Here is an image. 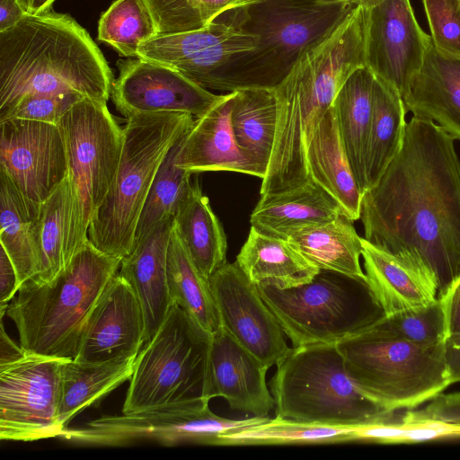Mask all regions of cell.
<instances>
[{"label": "cell", "mask_w": 460, "mask_h": 460, "mask_svg": "<svg viewBox=\"0 0 460 460\" xmlns=\"http://www.w3.org/2000/svg\"><path fill=\"white\" fill-rule=\"evenodd\" d=\"M455 139L413 116L401 150L362 195L365 239L429 279L440 297L460 277V160Z\"/></svg>", "instance_id": "cell-1"}, {"label": "cell", "mask_w": 460, "mask_h": 460, "mask_svg": "<svg viewBox=\"0 0 460 460\" xmlns=\"http://www.w3.org/2000/svg\"><path fill=\"white\" fill-rule=\"evenodd\" d=\"M113 80L98 46L68 14L27 13L0 32V111L30 93L108 102Z\"/></svg>", "instance_id": "cell-2"}, {"label": "cell", "mask_w": 460, "mask_h": 460, "mask_svg": "<svg viewBox=\"0 0 460 460\" xmlns=\"http://www.w3.org/2000/svg\"><path fill=\"white\" fill-rule=\"evenodd\" d=\"M354 6L318 0H248L223 13L258 37L256 47L233 55L210 77L207 89L233 92L274 88L302 54L332 31Z\"/></svg>", "instance_id": "cell-3"}, {"label": "cell", "mask_w": 460, "mask_h": 460, "mask_svg": "<svg viewBox=\"0 0 460 460\" xmlns=\"http://www.w3.org/2000/svg\"><path fill=\"white\" fill-rule=\"evenodd\" d=\"M121 260L88 240L53 281L23 282L6 309L21 347L28 353L75 359L91 314Z\"/></svg>", "instance_id": "cell-4"}, {"label": "cell", "mask_w": 460, "mask_h": 460, "mask_svg": "<svg viewBox=\"0 0 460 460\" xmlns=\"http://www.w3.org/2000/svg\"><path fill=\"white\" fill-rule=\"evenodd\" d=\"M188 113L131 116L114 181L93 215L88 238L100 251L119 258L133 249L137 226L154 179L169 150L192 127Z\"/></svg>", "instance_id": "cell-5"}, {"label": "cell", "mask_w": 460, "mask_h": 460, "mask_svg": "<svg viewBox=\"0 0 460 460\" xmlns=\"http://www.w3.org/2000/svg\"><path fill=\"white\" fill-rule=\"evenodd\" d=\"M276 416L333 427L394 419L365 396L349 378L337 344L292 347L270 380Z\"/></svg>", "instance_id": "cell-6"}, {"label": "cell", "mask_w": 460, "mask_h": 460, "mask_svg": "<svg viewBox=\"0 0 460 460\" xmlns=\"http://www.w3.org/2000/svg\"><path fill=\"white\" fill-rule=\"evenodd\" d=\"M337 347L357 388L390 411L411 410L451 385L444 343L421 347L371 326Z\"/></svg>", "instance_id": "cell-7"}, {"label": "cell", "mask_w": 460, "mask_h": 460, "mask_svg": "<svg viewBox=\"0 0 460 460\" xmlns=\"http://www.w3.org/2000/svg\"><path fill=\"white\" fill-rule=\"evenodd\" d=\"M257 288L293 347L338 344L385 315L367 279L332 270L295 288Z\"/></svg>", "instance_id": "cell-8"}, {"label": "cell", "mask_w": 460, "mask_h": 460, "mask_svg": "<svg viewBox=\"0 0 460 460\" xmlns=\"http://www.w3.org/2000/svg\"><path fill=\"white\" fill-rule=\"evenodd\" d=\"M212 334L172 303L154 337L139 350L122 413L208 400Z\"/></svg>", "instance_id": "cell-9"}, {"label": "cell", "mask_w": 460, "mask_h": 460, "mask_svg": "<svg viewBox=\"0 0 460 460\" xmlns=\"http://www.w3.org/2000/svg\"><path fill=\"white\" fill-rule=\"evenodd\" d=\"M58 126L75 194L74 238L80 250L89 240L92 218L114 181L122 152L123 128L110 112L106 101L89 97L77 101Z\"/></svg>", "instance_id": "cell-10"}, {"label": "cell", "mask_w": 460, "mask_h": 460, "mask_svg": "<svg viewBox=\"0 0 460 460\" xmlns=\"http://www.w3.org/2000/svg\"><path fill=\"white\" fill-rule=\"evenodd\" d=\"M209 401L170 404L115 416H102L80 428L64 429L59 438L94 447H119L139 441L172 447L182 444L216 446L219 435L261 423L269 417L231 420L215 414Z\"/></svg>", "instance_id": "cell-11"}, {"label": "cell", "mask_w": 460, "mask_h": 460, "mask_svg": "<svg viewBox=\"0 0 460 460\" xmlns=\"http://www.w3.org/2000/svg\"><path fill=\"white\" fill-rule=\"evenodd\" d=\"M65 359L26 352L0 365V439L36 441L57 438L61 367Z\"/></svg>", "instance_id": "cell-12"}, {"label": "cell", "mask_w": 460, "mask_h": 460, "mask_svg": "<svg viewBox=\"0 0 460 460\" xmlns=\"http://www.w3.org/2000/svg\"><path fill=\"white\" fill-rule=\"evenodd\" d=\"M0 169L27 200L41 206L68 175L59 126L22 119L0 120Z\"/></svg>", "instance_id": "cell-13"}, {"label": "cell", "mask_w": 460, "mask_h": 460, "mask_svg": "<svg viewBox=\"0 0 460 460\" xmlns=\"http://www.w3.org/2000/svg\"><path fill=\"white\" fill-rule=\"evenodd\" d=\"M221 327L267 368L291 351L276 316L236 261L226 262L209 278Z\"/></svg>", "instance_id": "cell-14"}, {"label": "cell", "mask_w": 460, "mask_h": 460, "mask_svg": "<svg viewBox=\"0 0 460 460\" xmlns=\"http://www.w3.org/2000/svg\"><path fill=\"white\" fill-rule=\"evenodd\" d=\"M410 0H384L367 9L366 66L404 98L419 74L430 40Z\"/></svg>", "instance_id": "cell-15"}, {"label": "cell", "mask_w": 460, "mask_h": 460, "mask_svg": "<svg viewBox=\"0 0 460 460\" xmlns=\"http://www.w3.org/2000/svg\"><path fill=\"white\" fill-rule=\"evenodd\" d=\"M111 97L126 119L146 113L204 114L221 94L203 88L167 66L140 58L119 59Z\"/></svg>", "instance_id": "cell-16"}, {"label": "cell", "mask_w": 460, "mask_h": 460, "mask_svg": "<svg viewBox=\"0 0 460 460\" xmlns=\"http://www.w3.org/2000/svg\"><path fill=\"white\" fill-rule=\"evenodd\" d=\"M257 42V36L222 13L201 29L151 38L140 45L137 57L172 67L207 89L221 66L233 55L253 49Z\"/></svg>", "instance_id": "cell-17"}, {"label": "cell", "mask_w": 460, "mask_h": 460, "mask_svg": "<svg viewBox=\"0 0 460 460\" xmlns=\"http://www.w3.org/2000/svg\"><path fill=\"white\" fill-rule=\"evenodd\" d=\"M144 341L145 320L140 302L118 271L91 314L75 359L102 362L137 355Z\"/></svg>", "instance_id": "cell-18"}, {"label": "cell", "mask_w": 460, "mask_h": 460, "mask_svg": "<svg viewBox=\"0 0 460 460\" xmlns=\"http://www.w3.org/2000/svg\"><path fill=\"white\" fill-rule=\"evenodd\" d=\"M268 369L220 327L211 337L207 398L222 397L234 411L267 417L275 408Z\"/></svg>", "instance_id": "cell-19"}, {"label": "cell", "mask_w": 460, "mask_h": 460, "mask_svg": "<svg viewBox=\"0 0 460 460\" xmlns=\"http://www.w3.org/2000/svg\"><path fill=\"white\" fill-rule=\"evenodd\" d=\"M234 92L221 94L204 114L195 118L183 137L177 164L190 173L236 172L262 178L238 146L231 124Z\"/></svg>", "instance_id": "cell-20"}, {"label": "cell", "mask_w": 460, "mask_h": 460, "mask_svg": "<svg viewBox=\"0 0 460 460\" xmlns=\"http://www.w3.org/2000/svg\"><path fill=\"white\" fill-rule=\"evenodd\" d=\"M173 217L160 222L122 258L119 273L140 302L147 343L164 321L172 304L167 282V254Z\"/></svg>", "instance_id": "cell-21"}, {"label": "cell", "mask_w": 460, "mask_h": 460, "mask_svg": "<svg viewBox=\"0 0 460 460\" xmlns=\"http://www.w3.org/2000/svg\"><path fill=\"white\" fill-rule=\"evenodd\" d=\"M403 102L413 116L433 121L460 140V56L440 52L430 39Z\"/></svg>", "instance_id": "cell-22"}, {"label": "cell", "mask_w": 460, "mask_h": 460, "mask_svg": "<svg viewBox=\"0 0 460 460\" xmlns=\"http://www.w3.org/2000/svg\"><path fill=\"white\" fill-rule=\"evenodd\" d=\"M367 282L385 315L425 306L438 297L436 285L402 260L361 238Z\"/></svg>", "instance_id": "cell-23"}, {"label": "cell", "mask_w": 460, "mask_h": 460, "mask_svg": "<svg viewBox=\"0 0 460 460\" xmlns=\"http://www.w3.org/2000/svg\"><path fill=\"white\" fill-rule=\"evenodd\" d=\"M342 214L337 200L309 181L287 191L261 196L250 223L261 232L287 239L297 229L332 221Z\"/></svg>", "instance_id": "cell-24"}, {"label": "cell", "mask_w": 460, "mask_h": 460, "mask_svg": "<svg viewBox=\"0 0 460 460\" xmlns=\"http://www.w3.org/2000/svg\"><path fill=\"white\" fill-rule=\"evenodd\" d=\"M306 161L310 179L337 200L350 220L359 219L363 194L349 164L332 106L314 132Z\"/></svg>", "instance_id": "cell-25"}, {"label": "cell", "mask_w": 460, "mask_h": 460, "mask_svg": "<svg viewBox=\"0 0 460 460\" xmlns=\"http://www.w3.org/2000/svg\"><path fill=\"white\" fill-rule=\"evenodd\" d=\"M235 261L254 285L279 289L306 284L320 271L287 239L265 234L253 226Z\"/></svg>", "instance_id": "cell-26"}, {"label": "cell", "mask_w": 460, "mask_h": 460, "mask_svg": "<svg viewBox=\"0 0 460 460\" xmlns=\"http://www.w3.org/2000/svg\"><path fill=\"white\" fill-rule=\"evenodd\" d=\"M374 80L369 68L358 67L341 85L332 104L349 164L362 194L367 190L366 155L373 118Z\"/></svg>", "instance_id": "cell-27"}, {"label": "cell", "mask_w": 460, "mask_h": 460, "mask_svg": "<svg viewBox=\"0 0 460 460\" xmlns=\"http://www.w3.org/2000/svg\"><path fill=\"white\" fill-rule=\"evenodd\" d=\"M174 230L199 272L209 278L226 261L227 242L222 225L197 181L179 203Z\"/></svg>", "instance_id": "cell-28"}, {"label": "cell", "mask_w": 460, "mask_h": 460, "mask_svg": "<svg viewBox=\"0 0 460 460\" xmlns=\"http://www.w3.org/2000/svg\"><path fill=\"white\" fill-rule=\"evenodd\" d=\"M233 92L231 124L234 138L262 180L277 131V100L273 88L247 87Z\"/></svg>", "instance_id": "cell-29"}, {"label": "cell", "mask_w": 460, "mask_h": 460, "mask_svg": "<svg viewBox=\"0 0 460 460\" xmlns=\"http://www.w3.org/2000/svg\"><path fill=\"white\" fill-rule=\"evenodd\" d=\"M137 355L102 362L65 359L61 367L59 423L64 429L86 407L130 379Z\"/></svg>", "instance_id": "cell-30"}, {"label": "cell", "mask_w": 460, "mask_h": 460, "mask_svg": "<svg viewBox=\"0 0 460 460\" xmlns=\"http://www.w3.org/2000/svg\"><path fill=\"white\" fill-rule=\"evenodd\" d=\"M361 238L345 214L291 233L287 240L320 270L366 279L360 265Z\"/></svg>", "instance_id": "cell-31"}, {"label": "cell", "mask_w": 460, "mask_h": 460, "mask_svg": "<svg viewBox=\"0 0 460 460\" xmlns=\"http://www.w3.org/2000/svg\"><path fill=\"white\" fill-rule=\"evenodd\" d=\"M40 207L27 200L0 169V243L17 270L21 285L39 273Z\"/></svg>", "instance_id": "cell-32"}, {"label": "cell", "mask_w": 460, "mask_h": 460, "mask_svg": "<svg viewBox=\"0 0 460 460\" xmlns=\"http://www.w3.org/2000/svg\"><path fill=\"white\" fill-rule=\"evenodd\" d=\"M75 194L68 176L41 205L38 221L39 273L32 278L53 281L76 253L74 244Z\"/></svg>", "instance_id": "cell-33"}, {"label": "cell", "mask_w": 460, "mask_h": 460, "mask_svg": "<svg viewBox=\"0 0 460 460\" xmlns=\"http://www.w3.org/2000/svg\"><path fill=\"white\" fill-rule=\"evenodd\" d=\"M406 111L400 93L375 76L373 118L366 155L367 190L376 183L401 150L407 124Z\"/></svg>", "instance_id": "cell-34"}, {"label": "cell", "mask_w": 460, "mask_h": 460, "mask_svg": "<svg viewBox=\"0 0 460 460\" xmlns=\"http://www.w3.org/2000/svg\"><path fill=\"white\" fill-rule=\"evenodd\" d=\"M167 282L172 303L210 334L219 330L221 324L209 279L193 263L174 230V223L168 246Z\"/></svg>", "instance_id": "cell-35"}, {"label": "cell", "mask_w": 460, "mask_h": 460, "mask_svg": "<svg viewBox=\"0 0 460 460\" xmlns=\"http://www.w3.org/2000/svg\"><path fill=\"white\" fill-rule=\"evenodd\" d=\"M351 427H333L275 417L224 433L216 446L332 444L349 442Z\"/></svg>", "instance_id": "cell-36"}, {"label": "cell", "mask_w": 460, "mask_h": 460, "mask_svg": "<svg viewBox=\"0 0 460 460\" xmlns=\"http://www.w3.org/2000/svg\"><path fill=\"white\" fill-rule=\"evenodd\" d=\"M185 135L169 150L154 179L137 226L134 246L160 222L174 217L179 203L191 186V173L177 164Z\"/></svg>", "instance_id": "cell-37"}, {"label": "cell", "mask_w": 460, "mask_h": 460, "mask_svg": "<svg viewBox=\"0 0 460 460\" xmlns=\"http://www.w3.org/2000/svg\"><path fill=\"white\" fill-rule=\"evenodd\" d=\"M157 35L143 0H115L102 14L97 39L126 58H137L142 43Z\"/></svg>", "instance_id": "cell-38"}, {"label": "cell", "mask_w": 460, "mask_h": 460, "mask_svg": "<svg viewBox=\"0 0 460 460\" xmlns=\"http://www.w3.org/2000/svg\"><path fill=\"white\" fill-rule=\"evenodd\" d=\"M372 327L385 334L426 348L443 344L447 335L440 297L425 306L385 315Z\"/></svg>", "instance_id": "cell-39"}, {"label": "cell", "mask_w": 460, "mask_h": 460, "mask_svg": "<svg viewBox=\"0 0 460 460\" xmlns=\"http://www.w3.org/2000/svg\"><path fill=\"white\" fill-rule=\"evenodd\" d=\"M77 93H30L0 111V120L22 119L58 125L64 114L81 98Z\"/></svg>", "instance_id": "cell-40"}, {"label": "cell", "mask_w": 460, "mask_h": 460, "mask_svg": "<svg viewBox=\"0 0 460 460\" xmlns=\"http://www.w3.org/2000/svg\"><path fill=\"white\" fill-rule=\"evenodd\" d=\"M430 37L442 53L460 56V0H422Z\"/></svg>", "instance_id": "cell-41"}, {"label": "cell", "mask_w": 460, "mask_h": 460, "mask_svg": "<svg viewBox=\"0 0 460 460\" xmlns=\"http://www.w3.org/2000/svg\"><path fill=\"white\" fill-rule=\"evenodd\" d=\"M156 27L157 35L172 34L206 26L197 0H143Z\"/></svg>", "instance_id": "cell-42"}, {"label": "cell", "mask_w": 460, "mask_h": 460, "mask_svg": "<svg viewBox=\"0 0 460 460\" xmlns=\"http://www.w3.org/2000/svg\"><path fill=\"white\" fill-rule=\"evenodd\" d=\"M411 420H430L460 427V393H439L419 411H408L403 415Z\"/></svg>", "instance_id": "cell-43"}, {"label": "cell", "mask_w": 460, "mask_h": 460, "mask_svg": "<svg viewBox=\"0 0 460 460\" xmlns=\"http://www.w3.org/2000/svg\"><path fill=\"white\" fill-rule=\"evenodd\" d=\"M21 287L17 270L5 252L1 247L0 252V316L4 317L12 299Z\"/></svg>", "instance_id": "cell-44"}, {"label": "cell", "mask_w": 460, "mask_h": 460, "mask_svg": "<svg viewBox=\"0 0 460 460\" xmlns=\"http://www.w3.org/2000/svg\"><path fill=\"white\" fill-rule=\"evenodd\" d=\"M440 298L445 310L447 335L460 333V277L449 286Z\"/></svg>", "instance_id": "cell-45"}, {"label": "cell", "mask_w": 460, "mask_h": 460, "mask_svg": "<svg viewBox=\"0 0 460 460\" xmlns=\"http://www.w3.org/2000/svg\"><path fill=\"white\" fill-rule=\"evenodd\" d=\"M444 358L450 384L460 382V333L447 336L444 341Z\"/></svg>", "instance_id": "cell-46"}, {"label": "cell", "mask_w": 460, "mask_h": 460, "mask_svg": "<svg viewBox=\"0 0 460 460\" xmlns=\"http://www.w3.org/2000/svg\"><path fill=\"white\" fill-rule=\"evenodd\" d=\"M27 13L21 0H0V32L15 26Z\"/></svg>", "instance_id": "cell-47"}, {"label": "cell", "mask_w": 460, "mask_h": 460, "mask_svg": "<svg viewBox=\"0 0 460 460\" xmlns=\"http://www.w3.org/2000/svg\"><path fill=\"white\" fill-rule=\"evenodd\" d=\"M26 351L21 345L15 344L4 331V324L1 323L0 335V365L15 360L24 355Z\"/></svg>", "instance_id": "cell-48"}, {"label": "cell", "mask_w": 460, "mask_h": 460, "mask_svg": "<svg viewBox=\"0 0 460 460\" xmlns=\"http://www.w3.org/2000/svg\"><path fill=\"white\" fill-rule=\"evenodd\" d=\"M28 13H38L51 9L56 0H21Z\"/></svg>", "instance_id": "cell-49"}, {"label": "cell", "mask_w": 460, "mask_h": 460, "mask_svg": "<svg viewBox=\"0 0 460 460\" xmlns=\"http://www.w3.org/2000/svg\"><path fill=\"white\" fill-rule=\"evenodd\" d=\"M384 0H318L322 4L345 3L353 6H360L365 9H371L382 3Z\"/></svg>", "instance_id": "cell-50"}]
</instances>
